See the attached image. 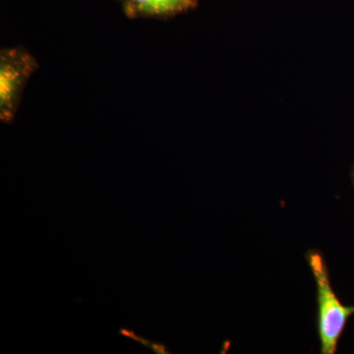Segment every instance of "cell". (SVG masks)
<instances>
[{"instance_id":"obj_4","label":"cell","mask_w":354,"mask_h":354,"mask_svg":"<svg viewBox=\"0 0 354 354\" xmlns=\"http://www.w3.org/2000/svg\"><path fill=\"white\" fill-rule=\"evenodd\" d=\"M148 348H150L151 351L156 354L169 353V351L167 349V346H165L164 344H162V342L151 341L150 346H149Z\"/></svg>"},{"instance_id":"obj_2","label":"cell","mask_w":354,"mask_h":354,"mask_svg":"<svg viewBox=\"0 0 354 354\" xmlns=\"http://www.w3.org/2000/svg\"><path fill=\"white\" fill-rule=\"evenodd\" d=\"M308 262L315 277L318 290L321 351L324 354H333L335 353L337 341L346 320L354 313V306H344L337 299L330 286L327 267L320 254L310 253Z\"/></svg>"},{"instance_id":"obj_5","label":"cell","mask_w":354,"mask_h":354,"mask_svg":"<svg viewBox=\"0 0 354 354\" xmlns=\"http://www.w3.org/2000/svg\"><path fill=\"white\" fill-rule=\"evenodd\" d=\"M120 334L122 335V337L133 339V341L139 342V335H136V333H135L134 330L127 329V328H121L120 330Z\"/></svg>"},{"instance_id":"obj_1","label":"cell","mask_w":354,"mask_h":354,"mask_svg":"<svg viewBox=\"0 0 354 354\" xmlns=\"http://www.w3.org/2000/svg\"><path fill=\"white\" fill-rule=\"evenodd\" d=\"M39 69L37 58L22 46L0 50V121L12 124L28 81Z\"/></svg>"},{"instance_id":"obj_3","label":"cell","mask_w":354,"mask_h":354,"mask_svg":"<svg viewBox=\"0 0 354 354\" xmlns=\"http://www.w3.org/2000/svg\"><path fill=\"white\" fill-rule=\"evenodd\" d=\"M128 18L165 19L196 8L198 0H120Z\"/></svg>"}]
</instances>
